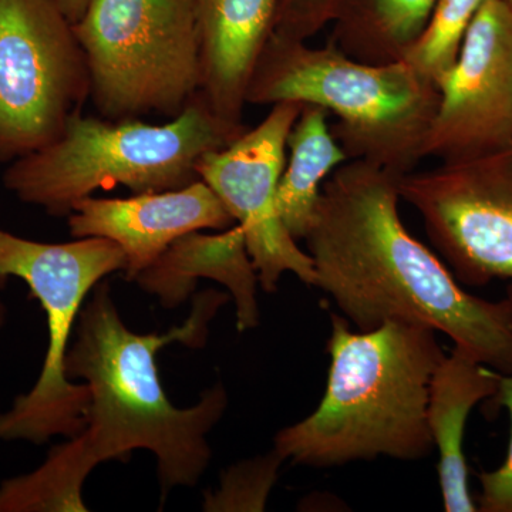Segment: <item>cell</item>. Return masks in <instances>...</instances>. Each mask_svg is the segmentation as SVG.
<instances>
[{"instance_id": "14", "label": "cell", "mask_w": 512, "mask_h": 512, "mask_svg": "<svg viewBox=\"0 0 512 512\" xmlns=\"http://www.w3.org/2000/svg\"><path fill=\"white\" fill-rule=\"evenodd\" d=\"M197 278L214 279L231 292L239 332L259 325L258 276L238 224L220 234L197 231L184 235L134 281L144 291L157 295L164 306L174 308L194 291Z\"/></svg>"}, {"instance_id": "5", "label": "cell", "mask_w": 512, "mask_h": 512, "mask_svg": "<svg viewBox=\"0 0 512 512\" xmlns=\"http://www.w3.org/2000/svg\"><path fill=\"white\" fill-rule=\"evenodd\" d=\"M247 126L218 117L198 94L164 124L73 114L62 136L6 167L3 187L53 217H69L99 190H178L200 180L197 164L234 143Z\"/></svg>"}, {"instance_id": "12", "label": "cell", "mask_w": 512, "mask_h": 512, "mask_svg": "<svg viewBox=\"0 0 512 512\" xmlns=\"http://www.w3.org/2000/svg\"><path fill=\"white\" fill-rule=\"evenodd\" d=\"M74 238H107L126 255V279L134 281L177 239L191 232L234 227L224 202L202 180L178 190L130 198H84L67 217Z\"/></svg>"}, {"instance_id": "13", "label": "cell", "mask_w": 512, "mask_h": 512, "mask_svg": "<svg viewBox=\"0 0 512 512\" xmlns=\"http://www.w3.org/2000/svg\"><path fill=\"white\" fill-rule=\"evenodd\" d=\"M281 0H195L201 94L221 119L242 124L256 63L276 30Z\"/></svg>"}, {"instance_id": "7", "label": "cell", "mask_w": 512, "mask_h": 512, "mask_svg": "<svg viewBox=\"0 0 512 512\" xmlns=\"http://www.w3.org/2000/svg\"><path fill=\"white\" fill-rule=\"evenodd\" d=\"M124 268L126 255L107 238L49 244L0 227V289L10 278L25 282L45 312L49 332L35 386L0 413V441L43 444L56 436L72 439L84 429L89 387L66 376L64 360L87 296L101 279Z\"/></svg>"}, {"instance_id": "17", "label": "cell", "mask_w": 512, "mask_h": 512, "mask_svg": "<svg viewBox=\"0 0 512 512\" xmlns=\"http://www.w3.org/2000/svg\"><path fill=\"white\" fill-rule=\"evenodd\" d=\"M436 0H349L338 10L329 42L365 63L403 60L414 45Z\"/></svg>"}, {"instance_id": "22", "label": "cell", "mask_w": 512, "mask_h": 512, "mask_svg": "<svg viewBox=\"0 0 512 512\" xmlns=\"http://www.w3.org/2000/svg\"><path fill=\"white\" fill-rule=\"evenodd\" d=\"M57 3H59L64 16L74 25L83 18L92 0H57Z\"/></svg>"}, {"instance_id": "18", "label": "cell", "mask_w": 512, "mask_h": 512, "mask_svg": "<svg viewBox=\"0 0 512 512\" xmlns=\"http://www.w3.org/2000/svg\"><path fill=\"white\" fill-rule=\"evenodd\" d=\"M488 0H436L429 22L403 60L439 82L457 62L471 23Z\"/></svg>"}, {"instance_id": "6", "label": "cell", "mask_w": 512, "mask_h": 512, "mask_svg": "<svg viewBox=\"0 0 512 512\" xmlns=\"http://www.w3.org/2000/svg\"><path fill=\"white\" fill-rule=\"evenodd\" d=\"M74 32L107 120H173L201 93L195 0H92Z\"/></svg>"}, {"instance_id": "2", "label": "cell", "mask_w": 512, "mask_h": 512, "mask_svg": "<svg viewBox=\"0 0 512 512\" xmlns=\"http://www.w3.org/2000/svg\"><path fill=\"white\" fill-rule=\"evenodd\" d=\"M402 177L352 160L325 181L303 238L316 288L359 332L389 320L426 326L495 372L512 375V302L467 292L407 231L399 212Z\"/></svg>"}, {"instance_id": "19", "label": "cell", "mask_w": 512, "mask_h": 512, "mask_svg": "<svg viewBox=\"0 0 512 512\" xmlns=\"http://www.w3.org/2000/svg\"><path fill=\"white\" fill-rule=\"evenodd\" d=\"M285 458L276 448L264 456L244 460L224 471L220 490L205 495V511L265 510Z\"/></svg>"}, {"instance_id": "4", "label": "cell", "mask_w": 512, "mask_h": 512, "mask_svg": "<svg viewBox=\"0 0 512 512\" xmlns=\"http://www.w3.org/2000/svg\"><path fill=\"white\" fill-rule=\"evenodd\" d=\"M281 101L328 110L336 119L330 130L350 161L406 175L424 158L440 90L406 60L360 62L333 43L311 47L274 33L249 80L247 104Z\"/></svg>"}, {"instance_id": "24", "label": "cell", "mask_w": 512, "mask_h": 512, "mask_svg": "<svg viewBox=\"0 0 512 512\" xmlns=\"http://www.w3.org/2000/svg\"><path fill=\"white\" fill-rule=\"evenodd\" d=\"M507 2L512 6V0H507Z\"/></svg>"}, {"instance_id": "8", "label": "cell", "mask_w": 512, "mask_h": 512, "mask_svg": "<svg viewBox=\"0 0 512 512\" xmlns=\"http://www.w3.org/2000/svg\"><path fill=\"white\" fill-rule=\"evenodd\" d=\"M89 99L86 56L57 0H0V164L53 143Z\"/></svg>"}, {"instance_id": "16", "label": "cell", "mask_w": 512, "mask_h": 512, "mask_svg": "<svg viewBox=\"0 0 512 512\" xmlns=\"http://www.w3.org/2000/svg\"><path fill=\"white\" fill-rule=\"evenodd\" d=\"M328 110L305 104L288 136L284 173L278 188V210L296 241L305 238L323 184L345 163V153L332 130Z\"/></svg>"}, {"instance_id": "23", "label": "cell", "mask_w": 512, "mask_h": 512, "mask_svg": "<svg viewBox=\"0 0 512 512\" xmlns=\"http://www.w3.org/2000/svg\"><path fill=\"white\" fill-rule=\"evenodd\" d=\"M6 319H8V308H6L5 303L0 299V330L5 326Z\"/></svg>"}, {"instance_id": "20", "label": "cell", "mask_w": 512, "mask_h": 512, "mask_svg": "<svg viewBox=\"0 0 512 512\" xmlns=\"http://www.w3.org/2000/svg\"><path fill=\"white\" fill-rule=\"evenodd\" d=\"M491 403L504 407L510 414L511 434L504 463L478 476L481 491L476 505L480 512H512V375L498 373V390Z\"/></svg>"}, {"instance_id": "10", "label": "cell", "mask_w": 512, "mask_h": 512, "mask_svg": "<svg viewBox=\"0 0 512 512\" xmlns=\"http://www.w3.org/2000/svg\"><path fill=\"white\" fill-rule=\"evenodd\" d=\"M305 104L281 101L268 116L222 150L201 158L197 173L224 202L244 231L249 258L265 292L293 274L315 286L311 255L299 248L278 210V188L286 164V143Z\"/></svg>"}, {"instance_id": "1", "label": "cell", "mask_w": 512, "mask_h": 512, "mask_svg": "<svg viewBox=\"0 0 512 512\" xmlns=\"http://www.w3.org/2000/svg\"><path fill=\"white\" fill-rule=\"evenodd\" d=\"M227 293L194 299L183 325L165 333H136L121 320L110 285L100 282L80 312L64 369L89 387L86 426L53 447L30 473L0 483V512H86L83 485L100 464L128 461L136 450L157 460L163 503L177 487H194L210 464L208 433L228 409V393L217 383L200 402L178 409L168 399L157 355L171 343L200 349Z\"/></svg>"}, {"instance_id": "21", "label": "cell", "mask_w": 512, "mask_h": 512, "mask_svg": "<svg viewBox=\"0 0 512 512\" xmlns=\"http://www.w3.org/2000/svg\"><path fill=\"white\" fill-rule=\"evenodd\" d=\"M342 0H281L276 35L308 40L336 15Z\"/></svg>"}, {"instance_id": "15", "label": "cell", "mask_w": 512, "mask_h": 512, "mask_svg": "<svg viewBox=\"0 0 512 512\" xmlns=\"http://www.w3.org/2000/svg\"><path fill=\"white\" fill-rule=\"evenodd\" d=\"M498 372L478 362L467 350L454 346L431 377L427 426L439 450V481L444 511L476 512L468 487L464 434L468 417L478 403L493 399Z\"/></svg>"}, {"instance_id": "9", "label": "cell", "mask_w": 512, "mask_h": 512, "mask_svg": "<svg viewBox=\"0 0 512 512\" xmlns=\"http://www.w3.org/2000/svg\"><path fill=\"white\" fill-rule=\"evenodd\" d=\"M400 200L460 284H505L512 302V144L503 150L403 175Z\"/></svg>"}, {"instance_id": "11", "label": "cell", "mask_w": 512, "mask_h": 512, "mask_svg": "<svg viewBox=\"0 0 512 512\" xmlns=\"http://www.w3.org/2000/svg\"><path fill=\"white\" fill-rule=\"evenodd\" d=\"M440 103L424 158L441 163L494 153L512 144V6L488 0L454 66L437 82Z\"/></svg>"}, {"instance_id": "3", "label": "cell", "mask_w": 512, "mask_h": 512, "mask_svg": "<svg viewBox=\"0 0 512 512\" xmlns=\"http://www.w3.org/2000/svg\"><path fill=\"white\" fill-rule=\"evenodd\" d=\"M330 322L322 402L306 419L276 433V450L295 466L315 468L429 457L430 383L446 355L436 330L389 320L352 332L345 316L332 315Z\"/></svg>"}]
</instances>
